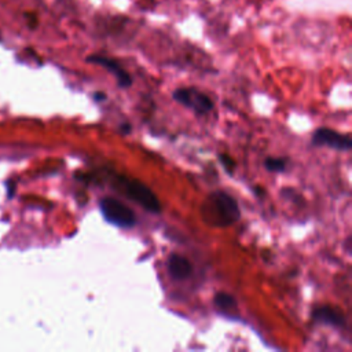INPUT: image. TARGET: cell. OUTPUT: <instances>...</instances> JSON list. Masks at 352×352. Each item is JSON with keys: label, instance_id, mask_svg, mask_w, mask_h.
Returning a JSON list of instances; mask_svg holds the SVG:
<instances>
[{"label": "cell", "instance_id": "3957f363", "mask_svg": "<svg viewBox=\"0 0 352 352\" xmlns=\"http://www.w3.org/2000/svg\"><path fill=\"white\" fill-rule=\"evenodd\" d=\"M99 208L105 219L111 224L128 228L133 227L137 221V216L133 209H130L127 205L116 198L105 197L103 200H100Z\"/></svg>", "mask_w": 352, "mask_h": 352}, {"label": "cell", "instance_id": "6da1fadb", "mask_svg": "<svg viewBox=\"0 0 352 352\" xmlns=\"http://www.w3.org/2000/svg\"><path fill=\"white\" fill-rule=\"evenodd\" d=\"M107 178L114 190L122 193L127 198L135 201L146 211L152 213L161 212V204L157 195L141 180L134 178H127L124 175H117V174H111V176L109 175Z\"/></svg>", "mask_w": 352, "mask_h": 352}, {"label": "cell", "instance_id": "52a82bcc", "mask_svg": "<svg viewBox=\"0 0 352 352\" xmlns=\"http://www.w3.org/2000/svg\"><path fill=\"white\" fill-rule=\"evenodd\" d=\"M168 271L174 280L183 281L191 275L193 266L185 256L174 254L168 260Z\"/></svg>", "mask_w": 352, "mask_h": 352}, {"label": "cell", "instance_id": "277c9868", "mask_svg": "<svg viewBox=\"0 0 352 352\" xmlns=\"http://www.w3.org/2000/svg\"><path fill=\"white\" fill-rule=\"evenodd\" d=\"M174 99L197 114H208L213 109L212 99L197 88H179L174 92Z\"/></svg>", "mask_w": 352, "mask_h": 352}, {"label": "cell", "instance_id": "7a4b0ae2", "mask_svg": "<svg viewBox=\"0 0 352 352\" xmlns=\"http://www.w3.org/2000/svg\"><path fill=\"white\" fill-rule=\"evenodd\" d=\"M209 213H215L217 226H228L241 216L237 201L224 191H215L208 197Z\"/></svg>", "mask_w": 352, "mask_h": 352}, {"label": "cell", "instance_id": "5b68a950", "mask_svg": "<svg viewBox=\"0 0 352 352\" xmlns=\"http://www.w3.org/2000/svg\"><path fill=\"white\" fill-rule=\"evenodd\" d=\"M314 146H326L341 152H348L352 148V141L348 135L340 134L330 128H319L312 135Z\"/></svg>", "mask_w": 352, "mask_h": 352}, {"label": "cell", "instance_id": "8fae6325", "mask_svg": "<svg viewBox=\"0 0 352 352\" xmlns=\"http://www.w3.org/2000/svg\"><path fill=\"white\" fill-rule=\"evenodd\" d=\"M219 160H220V163L223 164V167L226 168V171H227L228 174H232L234 170H236V163H234V160H232L230 156H227V154H220V156H219Z\"/></svg>", "mask_w": 352, "mask_h": 352}, {"label": "cell", "instance_id": "7c38bea8", "mask_svg": "<svg viewBox=\"0 0 352 352\" xmlns=\"http://www.w3.org/2000/svg\"><path fill=\"white\" fill-rule=\"evenodd\" d=\"M94 98H95L96 100H105V99H106V95L102 94V92H96V94H94Z\"/></svg>", "mask_w": 352, "mask_h": 352}, {"label": "cell", "instance_id": "8992f818", "mask_svg": "<svg viewBox=\"0 0 352 352\" xmlns=\"http://www.w3.org/2000/svg\"><path fill=\"white\" fill-rule=\"evenodd\" d=\"M88 62L99 65L105 69H107L109 72H111L114 75V77L117 79V83H119L120 88H128L133 84V79L131 76L122 68L120 64H117L116 61L102 57V55H91L87 58Z\"/></svg>", "mask_w": 352, "mask_h": 352}, {"label": "cell", "instance_id": "ba28073f", "mask_svg": "<svg viewBox=\"0 0 352 352\" xmlns=\"http://www.w3.org/2000/svg\"><path fill=\"white\" fill-rule=\"evenodd\" d=\"M312 318L319 323L337 326V327L344 326V323H345L342 312L340 310H337L334 307H329V306L315 308V311L312 312Z\"/></svg>", "mask_w": 352, "mask_h": 352}, {"label": "cell", "instance_id": "9c48e42d", "mask_svg": "<svg viewBox=\"0 0 352 352\" xmlns=\"http://www.w3.org/2000/svg\"><path fill=\"white\" fill-rule=\"evenodd\" d=\"M215 304L220 310H228V308H236L237 307V300L234 299V296L220 292L215 295Z\"/></svg>", "mask_w": 352, "mask_h": 352}, {"label": "cell", "instance_id": "30bf717a", "mask_svg": "<svg viewBox=\"0 0 352 352\" xmlns=\"http://www.w3.org/2000/svg\"><path fill=\"white\" fill-rule=\"evenodd\" d=\"M265 167L270 171V172H282V171H285V168H286V163H285V160H282V159H267L266 161H265Z\"/></svg>", "mask_w": 352, "mask_h": 352}, {"label": "cell", "instance_id": "4fadbf2b", "mask_svg": "<svg viewBox=\"0 0 352 352\" xmlns=\"http://www.w3.org/2000/svg\"><path fill=\"white\" fill-rule=\"evenodd\" d=\"M130 130H131V126H128V124H126V126H123V127H122L123 134H128V133H130Z\"/></svg>", "mask_w": 352, "mask_h": 352}]
</instances>
